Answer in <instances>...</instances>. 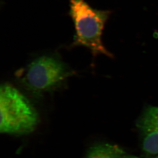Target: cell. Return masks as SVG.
<instances>
[{
    "instance_id": "obj_4",
    "label": "cell",
    "mask_w": 158,
    "mask_h": 158,
    "mask_svg": "<svg viewBox=\"0 0 158 158\" xmlns=\"http://www.w3.org/2000/svg\"><path fill=\"white\" fill-rule=\"evenodd\" d=\"M141 140V148L148 157L158 155V107L145 109L136 122Z\"/></svg>"
},
{
    "instance_id": "obj_2",
    "label": "cell",
    "mask_w": 158,
    "mask_h": 158,
    "mask_svg": "<svg viewBox=\"0 0 158 158\" xmlns=\"http://www.w3.org/2000/svg\"><path fill=\"white\" fill-rule=\"evenodd\" d=\"M0 132L25 135L33 132L39 123L37 112L17 88L4 84L0 90Z\"/></svg>"
},
{
    "instance_id": "obj_3",
    "label": "cell",
    "mask_w": 158,
    "mask_h": 158,
    "mask_svg": "<svg viewBox=\"0 0 158 158\" xmlns=\"http://www.w3.org/2000/svg\"><path fill=\"white\" fill-rule=\"evenodd\" d=\"M71 73L65 63L59 59L43 55L27 66L21 81L30 92L40 95L59 86Z\"/></svg>"
},
{
    "instance_id": "obj_1",
    "label": "cell",
    "mask_w": 158,
    "mask_h": 158,
    "mask_svg": "<svg viewBox=\"0 0 158 158\" xmlns=\"http://www.w3.org/2000/svg\"><path fill=\"white\" fill-rule=\"evenodd\" d=\"M68 2L69 16L75 29L73 46L85 47L94 56L104 55L112 57L102 41L103 29L110 11L95 9L85 0H68Z\"/></svg>"
},
{
    "instance_id": "obj_5",
    "label": "cell",
    "mask_w": 158,
    "mask_h": 158,
    "mask_svg": "<svg viewBox=\"0 0 158 158\" xmlns=\"http://www.w3.org/2000/svg\"><path fill=\"white\" fill-rule=\"evenodd\" d=\"M127 154L117 145L100 143L89 148L85 158H127Z\"/></svg>"
},
{
    "instance_id": "obj_6",
    "label": "cell",
    "mask_w": 158,
    "mask_h": 158,
    "mask_svg": "<svg viewBox=\"0 0 158 158\" xmlns=\"http://www.w3.org/2000/svg\"><path fill=\"white\" fill-rule=\"evenodd\" d=\"M127 158H141V157H137V156H135L131 155H128V154H127ZM158 158V155L157 156H156V157H148V158Z\"/></svg>"
}]
</instances>
